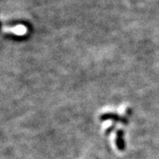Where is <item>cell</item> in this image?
<instances>
[{"label": "cell", "instance_id": "6da1fadb", "mask_svg": "<svg viewBox=\"0 0 159 159\" xmlns=\"http://www.w3.org/2000/svg\"><path fill=\"white\" fill-rule=\"evenodd\" d=\"M116 143L119 149H124V141H123V132L119 131L117 134V139H116Z\"/></svg>", "mask_w": 159, "mask_h": 159}, {"label": "cell", "instance_id": "7a4b0ae2", "mask_svg": "<svg viewBox=\"0 0 159 159\" xmlns=\"http://www.w3.org/2000/svg\"><path fill=\"white\" fill-rule=\"evenodd\" d=\"M101 119H117L118 121H123V122H126L125 121V119H121V118H119L118 116H116V115H113V114H105V115H103L101 117Z\"/></svg>", "mask_w": 159, "mask_h": 159}]
</instances>
